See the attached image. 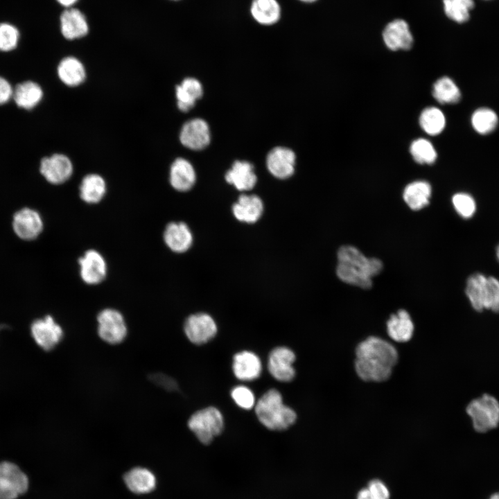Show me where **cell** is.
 Returning a JSON list of instances; mask_svg holds the SVG:
<instances>
[{
	"label": "cell",
	"instance_id": "cell-12",
	"mask_svg": "<svg viewBox=\"0 0 499 499\" xmlns=\"http://www.w3.org/2000/svg\"><path fill=\"white\" fill-rule=\"evenodd\" d=\"M80 274L82 281L89 285L102 282L107 274V264L102 254L95 250L86 251L78 259Z\"/></svg>",
	"mask_w": 499,
	"mask_h": 499
},
{
	"label": "cell",
	"instance_id": "cell-37",
	"mask_svg": "<svg viewBox=\"0 0 499 499\" xmlns=\"http://www.w3.org/2000/svg\"><path fill=\"white\" fill-rule=\"evenodd\" d=\"M452 203L457 213L464 218L473 216L476 210L473 198L466 193H458L452 198Z\"/></svg>",
	"mask_w": 499,
	"mask_h": 499
},
{
	"label": "cell",
	"instance_id": "cell-47",
	"mask_svg": "<svg viewBox=\"0 0 499 499\" xmlns=\"http://www.w3.org/2000/svg\"><path fill=\"white\" fill-rule=\"evenodd\" d=\"M299 1L304 2V3H313V2L316 1L317 0H299Z\"/></svg>",
	"mask_w": 499,
	"mask_h": 499
},
{
	"label": "cell",
	"instance_id": "cell-1",
	"mask_svg": "<svg viewBox=\"0 0 499 499\" xmlns=\"http://www.w3.org/2000/svg\"><path fill=\"white\" fill-rule=\"evenodd\" d=\"M398 360V351L391 343L370 336L356 347L355 369L364 381L383 382L391 376Z\"/></svg>",
	"mask_w": 499,
	"mask_h": 499
},
{
	"label": "cell",
	"instance_id": "cell-40",
	"mask_svg": "<svg viewBox=\"0 0 499 499\" xmlns=\"http://www.w3.org/2000/svg\"><path fill=\"white\" fill-rule=\"evenodd\" d=\"M231 396L234 402L241 408L251 409L254 405V396L253 392L247 387L237 386L234 387Z\"/></svg>",
	"mask_w": 499,
	"mask_h": 499
},
{
	"label": "cell",
	"instance_id": "cell-22",
	"mask_svg": "<svg viewBox=\"0 0 499 499\" xmlns=\"http://www.w3.org/2000/svg\"><path fill=\"white\" fill-rule=\"evenodd\" d=\"M414 331V323L405 310H399L392 314L387 322V335L395 342H408L411 340Z\"/></svg>",
	"mask_w": 499,
	"mask_h": 499
},
{
	"label": "cell",
	"instance_id": "cell-25",
	"mask_svg": "<svg viewBox=\"0 0 499 499\" xmlns=\"http://www.w3.org/2000/svg\"><path fill=\"white\" fill-rule=\"evenodd\" d=\"M432 194V187L426 181L419 180L408 184L404 189L403 198L410 209L421 210L426 207Z\"/></svg>",
	"mask_w": 499,
	"mask_h": 499
},
{
	"label": "cell",
	"instance_id": "cell-13",
	"mask_svg": "<svg viewBox=\"0 0 499 499\" xmlns=\"http://www.w3.org/2000/svg\"><path fill=\"white\" fill-rule=\"evenodd\" d=\"M40 170L49 182L60 184L70 178L73 173V165L66 155L54 154L42 159Z\"/></svg>",
	"mask_w": 499,
	"mask_h": 499
},
{
	"label": "cell",
	"instance_id": "cell-19",
	"mask_svg": "<svg viewBox=\"0 0 499 499\" xmlns=\"http://www.w3.org/2000/svg\"><path fill=\"white\" fill-rule=\"evenodd\" d=\"M234 217L239 221L254 223L261 217L263 203L256 195L242 194L232 206Z\"/></svg>",
	"mask_w": 499,
	"mask_h": 499
},
{
	"label": "cell",
	"instance_id": "cell-34",
	"mask_svg": "<svg viewBox=\"0 0 499 499\" xmlns=\"http://www.w3.org/2000/svg\"><path fill=\"white\" fill-rule=\"evenodd\" d=\"M498 124V117L493 110L480 107L474 111L471 116L473 128L480 134H488L495 130Z\"/></svg>",
	"mask_w": 499,
	"mask_h": 499
},
{
	"label": "cell",
	"instance_id": "cell-30",
	"mask_svg": "<svg viewBox=\"0 0 499 499\" xmlns=\"http://www.w3.org/2000/svg\"><path fill=\"white\" fill-rule=\"evenodd\" d=\"M106 193L105 180L98 174H89L83 177L80 185V197L86 203L99 202Z\"/></svg>",
	"mask_w": 499,
	"mask_h": 499
},
{
	"label": "cell",
	"instance_id": "cell-11",
	"mask_svg": "<svg viewBox=\"0 0 499 499\" xmlns=\"http://www.w3.org/2000/svg\"><path fill=\"white\" fill-rule=\"evenodd\" d=\"M295 354L288 347H279L271 351L268 357V370L270 374L281 382H290L295 376L292 363Z\"/></svg>",
	"mask_w": 499,
	"mask_h": 499
},
{
	"label": "cell",
	"instance_id": "cell-42",
	"mask_svg": "<svg viewBox=\"0 0 499 499\" xmlns=\"http://www.w3.org/2000/svg\"><path fill=\"white\" fill-rule=\"evenodd\" d=\"M150 379L155 383L168 390L177 389V385L171 378L161 374H155L150 376Z\"/></svg>",
	"mask_w": 499,
	"mask_h": 499
},
{
	"label": "cell",
	"instance_id": "cell-33",
	"mask_svg": "<svg viewBox=\"0 0 499 499\" xmlns=\"http://www.w3.org/2000/svg\"><path fill=\"white\" fill-rule=\"evenodd\" d=\"M446 118L441 110L436 107L424 109L419 116V124L428 134L435 136L440 134L446 126Z\"/></svg>",
	"mask_w": 499,
	"mask_h": 499
},
{
	"label": "cell",
	"instance_id": "cell-2",
	"mask_svg": "<svg viewBox=\"0 0 499 499\" xmlns=\"http://www.w3.org/2000/svg\"><path fill=\"white\" fill-rule=\"evenodd\" d=\"M336 274L342 282L363 289L370 288L372 279L383 270L382 261L369 258L357 247L342 245L338 251Z\"/></svg>",
	"mask_w": 499,
	"mask_h": 499
},
{
	"label": "cell",
	"instance_id": "cell-32",
	"mask_svg": "<svg viewBox=\"0 0 499 499\" xmlns=\"http://www.w3.org/2000/svg\"><path fill=\"white\" fill-rule=\"evenodd\" d=\"M432 96L441 104H454L459 101L461 92L450 78L444 76L434 83Z\"/></svg>",
	"mask_w": 499,
	"mask_h": 499
},
{
	"label": "cell",
	"instance_id": "cell-15",
	"mask_svg": "<svg viewBox=\"0 0 499 499\" xmlns=\"http://www.w3.org/2000/svg\"><path fill=\"white\" fill-rule=\"evenodd\" d=\"M296 156L290 148L277 146L272 148L266 157L269 172L279 179H287L295 172Z\"/></svg>",
	"mask_w": 499,
	"mask_h": 499
},
{
	"label": "cell",
	"instance_id": "cell-31",
	"mask_svg": "<svg viewBox=\"0 0 499 499\" xmlns=\"http://www.w3.org/2000/svg\"><path fill=\"white\" fill-rule=\"evenodd\" d=\"M487 277L476 273L469 277L466 281V295L471 306L477 311L484 308Z\"/></svg>",
	"mask_w": 499,
	"mask_h": 499
},
{
	"label": "cell",
	"instance_id": "cell-14",
	"mask_svg": "<svg viewBox=\"0 0 499 499\" xmlns=\"http://www.w3.org/2000/svg\"><path fill=\"white\" fill-rule=\"evenodd\" d=\"M385 46L392 51L409 50L412 48L414 38L406 21L396 19L389 22L383 31Z\"/></svg>",
	"mask_w": 499,
	"mask_h": 499
},
{
	"label": "cell",
	"instance_id": "cell-16",
	"mask_svg": "<svg viewBox=\"0 0 499 499\" xmlns=\"http://www.w3.org/2000/svg\"><path fill=\"white\" fill-rule=\"evenodd\" d=\"M12 226L15 232L19 238L24 240H32L41 233L43 222L38 212L25 208L15 214Z\"/></svg>",
	"mask_w": 499,
	"mask_h": 499
},
{
	"label": "cell",
	"instance_id": "cell-41",
	"mask_svg": "<svg viewBox=\"0 0 499 499\" xmlns=\"http://www.w3.org/2000/svg\"><path fill=\"white\" fill-rule=\"evenodd\" d=\"M372 499H389V492L385 484L378 479L370 481L367 486Z\"/></svg>",
	"mask_w": 499,
	"mask_h": 499
},
{
	"label": "cell",
	"instance_id": "cell-27",
	"mask_svg": "<svg viewBox=\"0 0 499 499\" xmlns=\"http://www.w3.org/2000/svg\"><path fill=\"white\" fill-rule=\"evenodd\" d=\"M123 479L127 487L137 494L150 493L156 487L155 475L143 467L132 469L125 474Z\"/></svg>",
	"mask_w": 499,
	"mask_h": 499
},
{
	"label": "cell",
	"instance_id": "cell-20",
	"mask_svg": "<svg viewBox=\"0 0 499 499\" xmlns=\"http://www.w3.org/2000/svg\"><path fill=\"white\" fill-rule=\"evenodd\" d=\"M232 368L238 379L253 380L259 377L262 366L259 358L255 353L243 351L234 355Z\"/></svg>",
	"mask_w": 499,
	"mask_h": 499
},
{
	"label": "cell",
	"instance_id": "cell-24",
	"mask_svg": "<svg viewBox=\"0 0 499 499\" xmlns=\"http://www.w3.org/2000/svg\"><path fill=\"white\" fill-rule=\"evenodd\" d=\"M175 94L179 110L184 112H188L202 96V86L198 80L194 78H186L182 80L180 85L176 86Z\"/></svg>",
	"mask_w": 499,
	"mask_h": 499
},
{
	"label": "cell",
	"instance_id": "cell-21",
	"mask_svg": "<svg viewBox=\"0 0 499 499\" xmlns=\"http://www.w3.org/2000/svg\"><path fill=\"white\" fill-rule=\"evenodd\" d=\"M195 180L194 168L188 160L179 157L173 162L169 180L173 189L181 192L187 191L193 186Z\"/></svg>",
	"mask_w": 499,
	"mask_h": 499
},
{
	"label": "cell",
	"instance_id": "cell-18",
	"mask_svg": "<svg viewBox=\"0 0 499 499\" xmlns=\"http://www.w3.org/2000/svg\"><path fill=\"white\" fill-rule=\"evenodd\" d=\"M227 183L238 191H249L256 185L257 177L254 166L247 161H235L225 175Z\"/></svg>",
	"mask_w": 499,
	"mask_h": 499
},
{
	"label": "cell",
	"instance_id": "cell-45",
	"mask_svg": "<svg viewBox=\"0 0 499 499\" xmlns=\"http://www.w3.org/2000/svg\"><path fill=\"white\" fill-rule=\"evenodd\" d=\"M61 5L69 7L74 4L77 0H57Z\"/></svg>",
	"mask_w": 499,
	"mask_h": 499
},
{
	"label": "cell",
	"instance_id": "cell-36",
	"mask_svg": "<svg viewBox=\"0 0 499 499\" xmlns=\"http://www.w3.org/2000/svg\"><path fill=\"white\" fill-rule=\"evenodd\" d=\"M444 12L450 19L463 23L469 19V11L474 7L473 0H443Z\"/></svg>",
	"mask_w": 499,
	"mask_h": 499
},
{
	"label": "cell",
	"instance_id": "cell-7",
	"mask_svg": "<svg viewBox=\"0 0 499 499\" xmlns=\"http://www.w3.org/2000/svg\"><path fill=\"white\" fill-rule=\"evenodd\" d=\"M98 334L105 342L121 343L127 335V326L123 315L117 310L105 308L97 316Z\"/></svg>",
	"mask_w": 499,
	"mask_h": 499
},
{
	"label": "cell",
	"instance_id": "cell-38",
	"mask_svg": "<svg viewBox=\"0 0 499 499\" xmlns=\"http://www.w3.org/2000/svg\"><path fill=\"white\" fill-rule=\"evenodd\" d=\"M19 31L13 26L2 23L0 24V50L8 51L14 49L18 42Z\"/></svg>",
	"mask_w": 499,
	"mask_h": 499
},
{
	"label": "cell",
	"instance_id": "cell-39",
	"mask_svg": "<svg viewBox=\"0 0 499 499\" xmlns=\"http://www.w3.org/2000/svg\"><path fill=\"white\" fill-rule=\"evenodd\" d=\"M484 308L499 312V281L493 277H487Z\"/></svg>",
	"mask_w": 499,
	"mask_h": 499
},
{
	"label": "cell",
	"instance_id": "cell-26",
	"mask_svg": "<svg viewBox=\"0 0 499 499\" xmlns=\"http://www.w3.org/2000/svg\"><path fill=\"white\" fill-rule=\"evenodd\" d=\"M250 13L258 24L271 26L280 19L281 8L277 0H252Z\"/></svg>",
	"mask_w": 499,
	"mask_h": 499
},
{
	"label": "cell",
	"instance_id": "cell-28",
	"mask_svg": "<svg viewBox=\"0 0 499 499\" xmlns=\"http://www.w3.org/2000/svg\"><path fill=\"white\" fill-rule=\"evenodd\" d=\"M58 74L65 85L76 87L82 83L86 77L85 67L82 62L74 57L62 59L58 67Z\"/></svg>",
	"mask_w": 499,
	"mask_h": 499
},
{
	"label": "cell",
	"instance_id": "cell-43",
	"mask_svg": "<svg viewBox=\"0 0 499 499\" xmlns=\"http://www.w3.org/2000/svg\"><path fill=\"white\" fill-rule=\"evenodd\" d=\"M13 89L10 83L0 76V105L7 103L12 97Z\"/></svg>",
	"mask_w": 499,
	"mask_h": 499
},
{
	"label": "cell",
	"instance_id": "cell-3",
	"mask_svg": "<svg viewBox=\"0 0 499 499\" xmlns=\"http://www.w3.org/2000/svg\"><path fill=\"white\" fill-rule=\"evenodd\" d=\"M255 412L259 421L271 430L282 431L294 424L296 412L285 405L281 393L271 389L258 401Z\"/></svg>",
	"mask_w": 499,
	"mask_h": 499
},
{
	"label": "cell",
	"instance_id": "cell-10",
	"mask_svg": "<svg viewBox=\"0 0 499 499\" xmlns=\"http://www.w3.org/2000/svg\"><path fill=\"white\" fill-rule=\"evenodd\" d=\"M183 146L193 150L205 148L210 143L211 134L208 123L200 118L186 121L180 133Z\"/></svg>",
	"mask_w": 499,
	"mask_h": 499
},
{
	"label": "cell",
	"instance_id": "cell-44",
	"mask_svg": "<svg viewBox=\"0 0 499 499\" xmlns=\"http://www.w3.org/2000/svg\"><path fill=\"white\" fill-rule=\"evenodd\" d=\"M357 499H372L370 491L367 487L360 490L357 495Z\"/></svg>",
	"mask_w": 499,
	"mask_h": 499
},
{
	"label": "cell",
	"instance_id": "cell-29",
	"mask_svg": "<svg viewBox=\"0 0 499 499\" xmlns=\"http://www.w3.org/2000/svg\"><path fill=\"white\" fill-rule=\"evenodd\" d=\"M40 86L33 81L18 84L13 90L12 97L16 104L24 109L30 110L36 106L42 98Z\"/></svg>",
	"mask_w": 499,
	"mask_h": 499
},
{
	"label": "cell",
	"instance_id": "cell-8",
	"mask_svg": "<svg viewBox=\"0 0 499 499\" xmlns=\"http://www.w3.org/2000/svg\"><path fill=\"white\" fill-rule=\"evenodd\" d=\"M187 338L193 344L200 345L213 339L217 333V326L209 315L199 313L189 316L184 324Z\"/></svg>",
	"mask_w": 499,
	"mask_h": 499
},
{
	"label": "cell",
	"instance_id": "cell-46",
	"mask_svg": "<svg viewBox=\"0 0 499 499\" xmlns=\"http://www.w3.org/2000/svg\"><path fill=\"white\" fill-rule=\"evenodd\" d=\"M489 499H499V492L492 494Z\"/></svg>",
	"mask_w": 499,
	"mask_h": 499
},
{
	"label": "cell",
	"instance_id": "cell-23",
	"mask_svg": "<svg viewBox=\"0 0 499 499\" xmlns=\"http://www.w3.org/2000/svg\"><path fill=\"white\" fill-rule=\"evenodd\" d=\"M60 25L63 36L68 40L82 37L89 30L85 17L76 8L68 9L62 13Z\"/></svg>",
	"mask_w": 499,
	"mask_h": 499
},
{
	"label": "cell",
	"instance_id": "cell-17",
	"mask_svg": "<svg viewBox=\"0 0 499 499\" xmlns=\"http://www.w3.org/2000/svg\"><path fill=\"white\" fill-rule=\"evenodd\" d=\"M193 235L183 222L168 223L164 231V240L167 247L175 253L187 251L193 244Z\"/></svg>",
	"mask_w": 499,
	"mask_h": 499
},
{
	"label": "cell",
	"instance_id": "cell-5",
	"mask_svg": "<svg viewBox=\"0 0 499 499\" xmlns=\"http://www.w3.org/2000/svg\"><path fill=\"white\" fill-rule=\"evenodd\" d=\"M466 412L472 419L477 432H485L496 428L499 423V403L489 394L471 401L466 408Z\"/></svg>",
	"mask_w": 499,
	"mask_h": 499
},
{
	"label": "cell",
	"instance_id": "cell-9",
	"mask_svg": "<svg viewBox=\"0 0 499 499\" xmlns=\"http://www.w3.org/2000/svg\"><path fill=\"white\" fill-rule=\"evenodd\" d=\"M30 331L35 342L45 351L53 349L63 336L62 327L51 315L35 320Z\"/></svg>",
	"mask_w": 499,
	"mask_h": 499
},
{
	"label": "cell",
	"instance_id": "cell-35",
	"mask_svg": "<svg viewBox=\"0 0 499 499\" xmlns=\"http://www.w3.org/2000/svg\"><path fill=\"white\" fill-rule=\"evenodd\" d=\"M410 152L414 160L420 164H432L437 157L432 143L428 139L419 138L412 141Z\"/></svg>",
	"mask_w": 499,
	"mask_h": 499
},
{
	"label": "cell",
	"instance_id": "cell-48",
	"mask_svg": "<svg viewBox=\"0 0 499 499\" xmlns=\"http://www.w3.org/2000/svg\"><path fill=\"white\" fill-rule=\"evenodd\" d=\"M496 254H497V257H498V260H499V245H498V247H497V249H496Z\"/></svg>",
	"mask_w": 499,
	"mask_h": 499
},
{
	"label": "cell",
	"instance_id": "cell-6",
	"mask_svg": "<svg viewBox=\"0 0 499 499\" xmlns=\"http://www.w3.org/2000/svg\"><path fill=\"white\" fill-rule=\"evenodd\" d=\"M28 476L15 464L0 462V499H17L26 492Z\"/></svg>",
	"mask_w": 499,
	"mask_h": 499
},
{
	"label": "cell",
	"instance_id": "cell-4",
	"mask_svg": "<svg viewBox=\"0 0 499 499\" xmlns=\"http://www.w3.org/2000/svg\"><path fill=\"white\" fill-rule=\"evenodd\" d=\"M188 426L202 444L208 445L222 433L224 428L223 417L216 408L207 407L192 414Z\"/></svg>",
	"mask_w": 499,
	"mask_h": 499
}]
</instances>
